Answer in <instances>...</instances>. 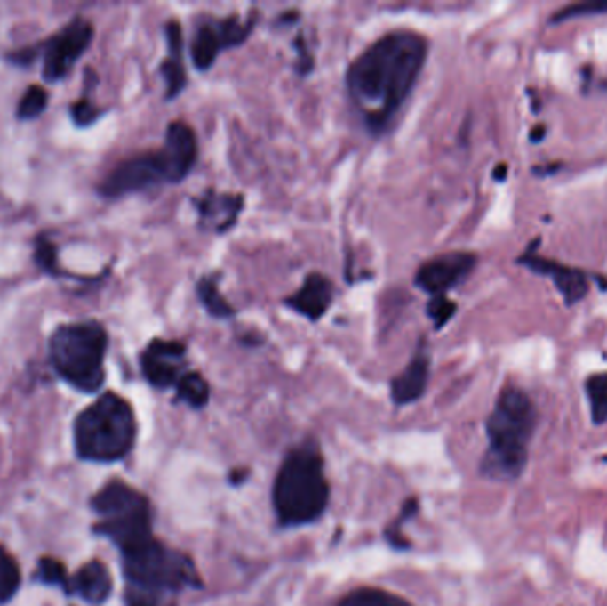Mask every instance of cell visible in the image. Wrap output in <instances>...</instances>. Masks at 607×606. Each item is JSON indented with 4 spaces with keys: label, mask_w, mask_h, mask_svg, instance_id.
I'll use <instances>...</instances> for the list:
<instances>
[{
    "label": "cell",
    "mask_w": 607,
    "mask_h": 606,
    "mask_svg": "<svg viewBox=\"0 0 607 606\" xmlns=\"http://www.w3.org/2000/svg\"><path fill=\"white\" fill-rule=\"evenodd\" d=\"M428 41L391 30L364 48L347 71V89L371 132H382L412 93L427 62Z\"/></svg>",
    "instance_id": "1"
},
{
    "label": "cell",
    "mask_w": 607,
    "mask_h": 606,
    "mask_svg": "<svg viewBox=\"0 0 607 606\" xmlns=\"http://www.w3.org/2000/svg\"><path fill=\"white\" fill-rule=\"evenodd\" d=\"M119 557L124 606H180L181 593L204 587L194 561L156 537Z\"/></svg>",
    "instance_id": "2"
},
{
    "label": "cell",
    "mask_w": 607,
    "mask_h": 606,
    "mask_svg": "<svg viewBox=\"0 0 607 606\" xmlns=\"http://www.w3.org/2000/svg\"><path fill=\"white\" fill-rule=\"evenodd\" d=\"M331 486L320 445L302 441L284 456L272 486V507L281 529H300L322 520Z\"/></svg>",
    "instance_id": "3"
},
{
    "label": "cell",
    "mask_w": 607,
    "mask_h": 606,
    "mask_svg": "<svg viewBox=\"0 0 607 606\" xmlns=\"http://www.w3.org/2000/svg\"><path fill=\"white\" fill-rule=\"evenodd\" d=\"M537 409L523 390L507 386L487 418L489 448L480 472L492 481H517L528 465V447L537 429Z\"/></svg>",
    "instance_id": "4"
},
{
    "label": "cell",
    "mask_w": 607,
    "mask_h": 606,
    "mask_svg": "<svg viewBox=\"0 0 607 606\" xmlns=\"http://www.w3.org/2000/svg\"><path fill=\"white\" fill-rule=\"evenodd\" d=\"M137 441L132 404L114 392L100 395L73 422V448L80 461L114 465L130 456Z\"/></svg>",
    "instance_id": "5"
},
{
    "label": "cell",
    "mask_w": 607,
    "mask_h": 606,
    "mask_svg": "<svg viewBox=\"0 0 607 606\" xmlns=\"http://www.w3.org/2000/svg\"><path fill=\"white\" fill-rule=\"evenodd\" d=\"M108 335L103 324L82 320L59 326L48 340V360L55 374L80 393H96L105 383Z\"/></svg>",
    "instance_id": "6"
},
{
    "label": "cell",
    "mask_w": 607,
    "mask_h": 606,
    "mask_svg": "<svg viewBox=\"0 0 607 606\" xmlns=\"http://www.w3.org/2000/svg\"><path fill=\"white\" fill-rule=\"evenodd\" d=\"M96 518L92 532L107 539L119 553L130 552L155 537L149 498L123 481H108L89 502Z\"/></svg>",
    "instance_id": "7"
},
{
    "label": "cell",
    "mask_w": 607,
    "mask_h": 606,
    "mask_svg": "<svg viewBox=\"0 0 607 606\" xmlns=\"http://www.w3.org/2000/svg\"><path fill=\"white\" fill-rule=\"evenodd\" d=\"M162 183H176V178L165 151L158 148L119 162L100 182L98 192L107 199H117Z\"/></svg>",
    "instance_id": "8"
},
{
    "label": "cell",
    "mask_w": 607,
    "mask_h": 606,
    "mask_svg": "<svg viewBox=\"0 0 607 606\" xmlns=\"http://www.w3.org/2000/svg\"><path fill=\"white\" fill-rule=\"evenodd\" d=\"M94 37L92 23L84 16H75L57 34L41 44L43 78L50 84L64 80Z\"/></svg>",
    "instance_id": "9"
},
{
    "label": "cell",
    "mask_w": 607,
    "mask_h": 606,
    "mask_svg": "<svg viewBox=\"0 0 607 606\" xmlns=\"http://www.w3.org/2000/svg\"><path fill=\"white\" fill-rule=\"evenodd\" d=\"M254 16L240 21L238 16H228L222 20H206L201 23L192 37V61L197 69L206 71L215 62L217 55L231 46L242 44L252 30Z\"/></svg>",
    "instance_id": "10"
},
{
    "label": "cell",
    "mask_w": 607,
    "mask_h": 606,
    "mask_svg": "<svg viewBox=\"0 0 607 606\" xmlns=\"http://www.w3.org/2000/svg\"><path fill=\"white\" fill-rule=\"evenodd\" d=\"M478 256L475 253H446L425 262L416 272V287L432 297L446 295L451 288L464 283L475 271Z\"/></svg>",
    "instance_id": "11"
},
{
    "label": "cell",
    "mask_w": 607,
    "mask_h": 606,
    "mask_svg": "<svg viewBox=\"0 0 607 606\" xmlns=\"http://www.w3.org/2000/svg\"><path fill=\"white\" fill-rule=\"evenodd\" d=\"M187 347L176 340H153L140 354V370L144 379L156 390L176 388L185 374Z\"/></svg>",
    "instance_id": "12"
},
{
    "label": "cell",
    "mask_w": 607,
    "mask_h": 606,
    "mask_svg": "<svg viewBox=\"0 0 607 606\" xmlns=\"http://www.w3.org/2000/svg\"><path fill=\"white\" fill-rule=\"evenodd\" d=\"M517 263L528 267L535 274L551 278L567 306H574L581 303L590 292L588 274L583 269H576L571 265H563L556 260L544 258L542 255L535 253L531 247H528V251L517 258Z\"/></svg>",
    "instance_id": "13"
},
{
    "label": "cell",
    "mask_w": 607,
    "mask_h": 606,
    "mask_svg": "<svg viewBox=\"0 0 607 606\" xmlns=\"http://www.w3.org/2000/svg\"><path fill=\"white\" fill-rule=\"evenodd\" d=\"M114 589V580L108 571V568L98 561L92 559L80 566L73 575H69L64 593L68 596H75L87 605H103Z\"/></svg>",
    "instance_id": "14"
},
{
    "label": "cell",
    "mask_w": 607,
    "mask_h": 606,
    "mask_svg": "<svg viewBox=\"0 0 607 606\" xmlns=\"http://www.w3.org/2000/svg\"><path fill=\"white\" fill-rule=\"evenodd\" d=\"M199 222L204 230L224 233L236 224V219L244 208V198L240 194H222L206 190L197 201Z\"/></svg>",
    "instance_id": "15"
},
{
    "label": "cell",
    "mask_w": 607,
    "mask_h": 606,
    "mask_svg": "<svg viewBox=\"0 0 607 606\" xmlns=\"http://www.w3.org/2000/svg\"><path fill=\"white\" fill-rule=\"evenodd\" d=\"M334 295V287L331 279L320 272H311L304 279L302 287L286 297V304L306 319L316 322L329 310Z\"/></svg>",
    "instance_id": "16"
},
{
    "label": "cell",
    "mask_w": 607,
    "mask_h": 606,
    "mask_svg": "<svg viewBox=\"0 0 607 606\" xmlns=\"http://www.w3.org/2000/svg\"><path fill=\"white\" fill-rule=\"evenodd\" d=\"M162 149L165 151L172 167L176 183L181 182L197 160V137L190 125L185 121H172L167 126Z\"/></svg>",
    "instance_id": "17"
},
{
    "label": "cell",
    "mask_w": 607,
    "mask_h": 606,
    "mask_svg": "<svg viewBox=\"0 0 607 606\" xmlns=\"http://www.w3.org/2000/svg\"><path fill=\"white\" fill-rule=\"evenodd\" d=\"M430 379V356L419 347L411 363L391 381V399L396 406H409L419 400Z\"/></svg>",
    "instance_id": "18"
},
{
    "label": "cell",
    "mask_w": 607,
    "mask_h": 606,
    "mask_svg": "<svg viewBox=\"0 0 607 606\" xmlns=\"http://www.w3.org/2000/svg\"><path fill=\"white\" fill-rule=\"evenodd\" d=\"M167 39V57L160 64V75L165 84V98L171 100L178 96L187 85V73L183 64V34L178 20L165 23Z\"/></svg>",
    "instance_id": "19"
},
{
    "label": "cell",
    "mask_w": 607,
    "mask_h": 606,
    "mask_svg": "<svg viewBox=\"0 0 607 606\" xmlns=\"http://www.w3.org/2000/svg\"><path fill=\"white\" fill-rule=\"evenodd\" d=\"M174 390V402L185 404L190 409H203L210 400V384L199 372H185Z\"/></svg>",
    "instance_id": "20"
},
{
    "label": "cell",
    "mask_w": 607,
    "mask_h": 606,
    "mask_svg": "<svg viewBox=\"0 0 607 606\" xmlns=\"http://www.w3.org/2000/svg\"><path fill=\"white\" fill-rule=\"evenodd\" d=\"M419 513V498L411 497L402 504V509L398 516L395 518L393 523H389L384 530V539L386 543L398 552H407L411 550V541L403 534V527Z\"/></svg>",
    "instance_id": "21"
},
{
    "label": "cell",
    "mask_w": 607,
    "mask_h": 606,
    "mask_svg": "<svg viewBox=\"0 0 607 606\" xmlns=\"http://www.w3.org/2000/svg\"><path fill=\"white\" fill-rule=\"evenodd\" d=\"M197 297L212 317L228 319L235 315L233 306L226 301L217 287V276H203L197 281Z\"/></svg>",
    "instance_id": "22"
},
{
    "label": "cell",
    "mask_w": 607,
    "mask_h": 606,
    "mask_svg": "<svg viewBox=\"0 0 607 606\" xmlns=\"http://www.w3.org/2000/svg\"><path fill=\"white\" fill-rule=\"evenodd\" d=\"M338 606H412L405 598L375 587H361L348 593Z\"/></svg>",
    "instance_id": "23"
},
{
    "label": "cell",
    "mask_w": 607,
    "mask_h": 606,
    "mask_svg": "<svg viewBox=\"0 0 607 606\" xmlns=\"http://www.w3.org/2000/svg\"><path fill=\"white\" fill-rule=\"evenodd\" d=\"M21 571L16 559L0 546V606L7 605L20 591Z\"/></svg>",
    "instance_id": "24"
},
{
    "label": "cell",
    "mask_w": 607,
    "mask_h": 606,
    "mask_svg": "<svg viewBox=\"0 0 607 606\" xmlns=\"http://www.w3.org/2000/svg\"><path fill=\"white\" fill-rule=\"evenodd\" d=\"M585 392L590 400L592 422L603 425L607 422V372L592 374L585 381Z\"/></svg>",
    "instance_id": "25"
},
{
    "label": "cell",
    "mask_w": 607,
    "mask_h": 606,
    "mask_svg": "<svg viewBox=\"0 0 607 606\" xmlns=\"http://www.w3.org/2000/svg\"><path fill=\"white\" fill-rule=\"evenodd\" d=\"M48 107V91L39 85L32 84L27 87V91L21 94L18 105H16V117L20 121H32L39 117Z\"/></svg>",
    "instance_id": "26"
},
{
    "label": "cell",
    "mask_w": 607,
    "mask_h": 606,
    "mask_svg": "<svg viewBox=\"0 0 607 606\" xmlns=\"http://www.w3.org/2000/svg\"><path fill=\"white\" fill-rule=\"evenodd\" d=\"M592 14H607V0H590V2H578V4L565 5L551 14L549 23L558 25L574 18L592 16Z\"/></svg>",
    "instance_id": "27"
},
{
    "label": "cell",
    "mask_w": 607,
    "mask_h": 606,
    "mask_svg": "<svg viewBox=\"0 0 607 606\" xmlns=\"http://www.w3.org/2000/svg\"><path fill=\"white\" fill-rule=\"evenodd\" d=\"M68 578H69V575H68V571L60 561L50 559V557L39 559L37 570H36V580L37 582H41L43 586L59 587L64 591Z\"/></svg>",
    "instance_id": "28"
},
{
    "label": "cell",
    "mask_w": 607,
    "mask_h": 606,
    "mask_svg": "<svg viewBox=\"0 0 607 606\" xmlns=\"http://www.w3.org/2000/svg\"><path fill=\"white\" fill-rule=\"evenodd\" d=\"M34 260L39 265L41 271L52 274V276H59L60 274V267H59V258H57V247L46 240L44 237H39L36 242V251H34Z\"/></svg>",
    "instance_id": "29"
},
{
    "label": "cell",
    "mask_w": 607,
    "mask_h": 606,
    "mask_svg": "<svg viewBox=\"0 0 607 606\" xmlns=\"http://www.w3.org/2000/svg\"><path fill=\"white\" fill-rule=\"evenodd\" d=\"M428 317L434 320L435 329H443L457 313V303L450 301L446 295L432 297L427 306Z\"/></svg>",
    "instance_id": "30"
},
{
    "label": "cell",
    "mask_w": 607,
    "mask_h": 606,
    "mask_svg": "<svg viewBox=\"0 0 607 606\" xmlns=\"http://www.w3.org/2000/svg\"><path fill=\"white\" fill-rule=\"evenodd\" d=\"M69 114L76 126H89L100 117V109L87 98H80L69 107Z\"/></svg>",
    "instance_id": "31"
},
{
    "label": "cell",
    "mask_w": 607,
    "mask_h": 606,
    "mask_svg": "<svg viewBox=\"0 0 607 606\" xmlns=\"http://www.w3.org/2000/svg\"><path fill=\"white\" fill-rule=\"evenodd\" d=\"M546 133H547L546 125H537V126H533V130L530 133V141L531 142H542L546 139Z\"/></svg>",
    "instance_id": "32"
},
{
    "label": "cell",
    "mask_w": 607,
    "mask_h": 606,
    "mask_svg": "<svg viewBox=\"0 0 607 606\" xmlns=\"http://www.w3.org/2000/svg\"><path fill=\"white\" fill-rule=\"evenodd\" d=\"M245 481H247V470H233L229 475V482L233 486H240Z\"/></svg>",
    "instance_id": "33"
},
{
    "label": "cell",
    "mask_w": 607,
    "mask_h": 606,
    "mask_svg": "<svg viewBox=\"0 0 607 606\" xmlns=\"http://www.w3.org/2000/svg\"><path fill=\"white\" fill-rule=\"evenodd\" d=\"M562 167V164H549V166H546V167H533V173L535 174H540V176H546V174H555V173H558L556 169H560Z\"/></svg>",
    "instance_id": "34"
},
{
    "label": "cell",
    "mask_w": 607,
    "mask_h": 606,
    "mask_svg": "<svg viewBox=\"0 0 607 606\" xmlns=\"http://www.w3.org/2000/svg\"><path fill=\"white\" fill-rule=\"evenodd\" d=\"M494 178H496V182H507V178H508V166L507 164L496 166Z\"/></svg>",
    "instance_id": "35"
},
{
    "label": "cell",
    "mask_w": 607,
    "mask_h": 606,
    "mask_svg": "<svg viewBox=\"0 0 607 606\" xmlns=\"http://www.w3.org/2000/svg\"><path fill=\"white\" fill-rule=\"evenodd\" d=\"M601 87H603L604 91H607V80H603V82H601Z\"/></svg>",
    "instance_id": "36"
},
{
    "label": "cell",
    "mask_w": 607,
    "mask_h": 606,
    "mask_svg": "<svg viewBox=\"0 0 607 606\" xmlns=\"http://www.w3.org/2000/svg\"><path fill=\"white\" fill-rule=\"evenodd\" d=\"M604 461H606V463H607V456H606V457H604Z\"/></svg>",
    "instance_id": "37"
}]
</instances>
